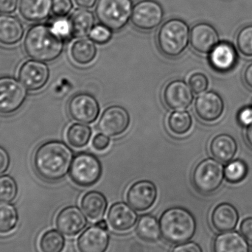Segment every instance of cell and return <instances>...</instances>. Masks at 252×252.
<instances>
[{
    "label": "cell",
    "instance_id": "6da1fadb",
    "mask_svg": "<svg viewBox=\"0 0 252 252\" xmlns=\"http://www.w3.org/2000/svg\"><path fill=\"white\" fill-rule=\"evenodd\" d=\"M73 158V152L66 143L51 140L37 148L32 161L35 171L41 179L57 182L69 173Z\"/></svg>",
    "mask_w": 252,
    "mask_h": 252
},
{
    "label": "cell",
    "instance_id": "7a4b0ae2",
    "mask_svg": "<svg viewBox=\"0 0 252 252\" xmlns=\"http://www.w3.org/2000/svg\"><path fill=\"white\" fill-rule=\"evenodd\" d=\"M27 54L32 59L50 62L57 59L63 50V38L53 27L40 24L28 30L24 41Z\"/></svg>",
    "mask_w": 252,
    "mask_h": 252
},
{
    "label": "cell",
    "instance_id": "3957f363",
    "mask_svg": "<svg viewBox=\"0 0 252 252\" xmlns=\"http://www.w3.org/2000/svg\"><path fill=\"white\" fill-rule=\"evenodd\" d=\"M159 224L163 238L173 244L188 242L196 232L193 215L183 207L167 209L160 217Z\"/></svg>",
    "mask_w": 252,
    "mask_h": 252
},
{
    "label": "cell",
    "instance_id": "277c9868",
    "mask_svg": "<svg viewBox=\"0 0 252 252\" xmlns=\"http://www.w3.org/2000/svg\"><path fill=\"white\" fill-rule=\"evenodd\" d=\"M190 39L189 26L179 19L163 24L157 35V44L163 55L176 58L185 52Z\"/></svg>",
    "mask_w": 252,
    "mask_h": 252
},
{
    "label": "cell",
    "instance_id": "5b68a950",
    "mask_svg": "<svg viewBox=\"0 0 252 252\" xmlns=\"http://www.w3.org/2000/svg\"><path fill=\"white\" fill-rule=\"evenodd\" d=\"M133 8L132 0H98L96 15L100 24L119 31L131 19Z\"/></svg>",
    "mask_w": 252,
    "mask_h": 252
},
{
    "label": "cell",
    "instance_id": "8992f818",
    "mask_svg": "<svg viewBox=\"0 0 252 252\" xmlns=\"http://www.w3.org/2000/svg\"><path fill=\"white\" fill-rule=\"evenodd\" d=\"M224 168L220 161L209 158L200 161L192 173V184L197 191L204 195L216 192L223 182Z\"/></svg>",
    "mask_w": 252,
    "mask_h": 252
},
{
    "label": "cell",
    "instance_id": "52a82bcc",
    "mask_svg": "<svg viewBox=\"0 0 252 252\" xmlns=\"http://www.w3.org/2000/svg\"><path fill=\"white\" fill-rule=\"evenodd\" d=\"M100 160L90 153H80L74 157L69 170V176L76 185L90 187L98 182L101 177Z\"/></svg>",
    "mask_w": 252,
    "mask_h": 252
},
{
    "label": "cell",
    "instance_id": "ba28073f",
    "mask_svg": "<svg viewBox=\"0 0 252 252\" xmlns=\"http://www.w3.org/2000/svg\"><path fill=\"white\" fill-rule=\"evenodd\" d=\"M27 97L25 86L11 76L0 77V113H14Z\"/></svg>",
    "mask_w": 252,
    "mask_h": 252
},
{
    "label": "cell",
    "instance_id": "9c48e42d",
    "mask_svg": "<svg viewBox=\"0 0 252 252\" xmlns=\"http://www.w3.org/2000/svg\"><path fill=\"white\" fill-rule=\"evenodd\" d=\"M163 17L164 10L159 3L154 0H142L133 7L131 22L137 29L150 31L161 23Z\"/></svg>",
    "mask_w": 252,
    "mask_h": 252
},
{
    "label": "cell",
    "instance_id": "30bf717a",
    "mask_svg": "<svg viewBox=\"0 0 252 252\" xmlns=\"http://www.w3.org/2000/svg\"><path fill=\"white\" fill-rule=\"evenodd\" d=\"M100 106L95 97L87 93L75 94L68 103V112L74 120L84 124H91L100 115Z\"/></svg>",
    "mask_w": 252,
    "mask_h": 252
},
{
    "label": "cell",
    "instance_id": "8fae6325",
    "mask_svg": "<svg viewBox=\"0 0 252 252\" xmlns=\"http://www.w3.org/2000/svg\"><path fill=\"white\" fill-rule=\"evenodd\" d=\"M130 125V115L125 108L112 106L102 114L97 124L99 130L109 136H118L125 133Z\"/></svg>",
    "mask_w": 252,
    "mask_h": 252
},
{
    "label": "cell",
    "instance_id": "7c38bea8",
    "mask_svg": "<svg viewBox=\"0 0 252 252\" xmlns=\"http://www.w3.org/2000/svg\"><path fill=\"white\" fill-rule=\"evenodd\" d=\"M157 189L153 182L138 181L129 188L127 201L130 207L139 212L146 211L154 206L157 198Z\"/></svg>",
    "mask_w": 252,
    "mask_h": 252
},
{
    "label": "cell",
    "instance_id": "4fadbf2b",
    "mask_svg": "<svg viewBox=\"0 0 252 252\" xmlns=\"http://www.w3.org/2000/svg\"><path fill=\"white\" fill-rule=\"evenodd\" d=\"M50 78L48 66L41 62L29 60L22 63L19 70L21 83L31 91L41 90Z\"/></svg>",
    "mask_w": 252,
    "mask_h": 252
},
{
    "label": "cell",
    "instance_id": "5bb4252c",
    "mask_svg": "<svg viewBox=\"0 0 252 252\" xmlns=\"http://www.w3.org/2000/svg\"><path fill=\"white\" fill-rule=\"evenodd\" d=\"M191 87L182 80H175L166 85L163 92V100L167 107L173 110H185L193 101Z\"/></svg>",
    "mask_w": 252,
    "mask_h": 252
},
{
    "label": "cell",
    "instance_id": "9a60e30c",
    "mask_svg": "<svg viewBox=\"0 0 252 252\" xmlns=\"http://www.w3.org/2000/svg\"><path fill=\"white\" fill-rule=\"evenodd\" d=\"M223 99L215 92L201 93L195 100V113L204 122L218 121L223 115Z\"/></svg>",
    "mask_w": 252,
    "mask_h": 252
},
{
    "label": "cell",
    "instance_id": "2e32d148",
    "mask_svg": "<svg viewBox=\"0 0 252 252\" xmlns=\"http://www.w3.org/2000/svg\"><path fill=\"white\" fill-rule=\"evenodd\" d=\"M87 224V218L77 207H65L56 217V226L59 232L66 236H75L84 230Z\"/></svg>",
    "mask_w": 252,
    "mask_h": 252
},
{
    "label": "cell",
    "instance_id": "e0dca14e",
    "mask_svg": "<svg viewBox=\"0 0 252 252\" xmlns=\"http://www.w3.org/2000/svg\"><path fill=\"white\" fill-rule=\"evenodd\" d=\"M110 237L107 231L95 226L87 228L78 238L77 247L79 252H106Z\"/></svg>",
    "mask_w": 252,
    "mask_h": 252
},
{
    "label": "cell",
    "instance_id": "ac0fdd59",
    "mask_svg": "<svg viewBox=\"0 0 252 252\" xmlns=\"http://www.w3.org/2000/svg\"><path fill=\"white\" fill-rule=\"evenodd\" d=\"M192 48L199 53L207 54L219 43V35L214 27L208 23H198L190 31Z\"/></svg>",
    "mask_w": 252,
    "mask_h": 252
},
{
    "label": "cell",
    "instance_id": "d6986e66",
    "mask_svg": "<svg viewBox=\"0 0 252 252\" xmlns=\"http://www.w3.org/2000/svg\"><path fill=\"white\" fill-rule=\"evenodd\" d=\"M138 220L137 214L128 204L118 202L113 204L108 213L109 226L117 232H124L131 229Z\"/></svg>",
    "mask_w": 252,
    "mask_h": 252
},
{
    "label": "cell",
    "instance_id": "ffe728a7",
    "mask_svg": "<svg viewBox=\"0 0 252 252\" xmlns=\"http://www.w3.org/2000/svg\"><path fill=\"white\" fill-rule=\"evenodd\" d=\"M239 221V213L234 206L228 203L219 204L213 210L211 223L220 232L234 230Z\"/></svg>",
    "mask_w": 252,
    "mask_h": 252
},
{
    "label": "cell",
    "instance_id": "44dd1931",
    "mask_svg": "<svg viewBox=\"0 0 252 252\" xmlns=\"http://www.w3.org/2000/svg\"><path fill=\"white\" fill-rule=\"evenodd\" d=\"M210 63L212 67L219 72H224L235 66L238 59L236 50L232 44L219 43L210 53Z\"/></svg>",
    "mask_w": 252,
    "mask_h": 252
},
{
    "label": "cell",
    "instance_id": "7402d4cb",
    "mask_svg": "<svg viewBox=\"0 0 252 252\" xmlns=\"http://www.w3.org/2000/svg\"><path fill=\"white\" fill-rule=\"evenodd\" d=\"M213 252H250L248 241L241 234L229 231L215 238Z\"/></svg>",
    "mask_w": 252,
    "mask_h": 252
},
{
    "label": "cell",
    "instance_id": "603a6c76",
    "mask_svg": "<svg viewBox=\"0 0 252 252\" xmlns=\"http://www.w3.org/2000/svg\"><path fill=\"white\" fill-rule=\"evenodd\" d=\"M23 25L13 16L0 15V44L11 46L17 44L24 35Z\"/></svg>",
    "mask_w": 252,
    "mask_h": 252
},
{
    "label": "cell",
    "instance_id": "cb8c5ba5",
    "mask_svg": "<svg viewBox=\"0 0 252 252\" xmlns=\"http://www.w3.org/2000/svg\"><path fill=\"white\" fill-rule=\"evenodd\" d=\"M52 11V0H20L21 16L31 22H41Z\"/></svg>",
    "mask_w": 252,
    "mask_h": 252
},
{
    "label": "cell",
    "instance_id": "d4e9b609",
    "mask_svg": "<svg viewBox=\"0 0 252 252\" xmlns=\"http://www.w3.org/2000/svg\"><path fill=\"white\" fill-rule=\"evenodd\" d=\"M210 152L216 159L220 162H229L235 157L238 151V145L232 136L219 134L212 139Z\"/></svg>",
    "mask_w": 252,
    "mask_h": 252
},
{
    "label": "cell",
    "instance_id": "484cf974",
    "mask_svg": "<svg viewBox=\"0 0 252 252\" xmlns=\"http://www.w3.org/2000/svg\"><path fill=\"white\" fill-rule=\"evenodd\" d=\"M81 208L89 219L99 220L103 219L107 210L108 201L101 192L90 191L83 196Z\"/></svg>",
    "mask_w": 252,
    "mask_h": 252
},
{
    "label": "cell",
    "instance_id": "4316f807",
    "mask_svg": "<svg viewBox=\"0 0 252 252\" xmlns=\"http://www.w3.org/2000/svg\"><path fill=\"white\" fill-rule=\"evenodd\" d=\"M97 52V47L93 40L81 38L71 46L70 56L77 64L86 66L94 61Z\"/></svg>",
    "mask_w": 252,
    "mask_h": 252
},
{
    "label": "cell",
    "instance_id": "83f0119b",
    "mask_svg": "<svg viewBox=\"0 0 252 252\" xmlns=\"http://www.w3.org/2000/svg\"><path fill=\"white\" fill-rule=\"evenodd\" d=\"M72 36L84 37L90 35L94 28V16L90 10L78 9L69 19Z\"/></svg>",
    "mask_w": 252,
    "mask_h": 252
},
{
    "label": "cell",
    "instance_id": "f1b7e54d",
    "mask_svg": "<svg viewBox=\"0 0 252 252\" xmlns=\"http://www.w3.org/2000/svg\"><path fill=\"white\" fill-rule=\"evenodd\" d=\"M136 230L139 238L146 242H156L161 238L159 222L151 215H142L139 217Z\"/></svg>",
    "mask_w": 252,
    "mask_h": 252
},
{
    "label": "cell",
    "instance_id": "f546056e",
    "mask_svg": "<svg viewBox=\"0 0 252 252\" xmlns=\"http://www.w3.org/2000/svg\"><path fill=\"white\" fill-rule=\"evenodd\" d=\"M192 119L190 114L187 111L176 110L169 115L167 126L173 134L182 136L190 130Z\"/></svg>",
    "mask_w": 252,
    "mask_h": 252
},
{
    "label": "cell",
    "instance_id": "4dcf8cb0",
    "mask_svg": "<svg viewBox=\"0 0 252 252\" xmlns=\"http://www.w3.org/2000/svg\"><path fill=\"white\" fill-rule=\"evenodd\" d=\"M91 127L84 124H74L66 130V139L71 146L81 148L87 145L92 137Z\"/></svg>",
    "mask_w": 252,
    "mask_h": 252
},
{
    "label": "cell",
    "instance_id": "1f68e13d",
    "mask_svg": "<svg viewBox=\"0 0 252 252\" xmlns=\"http://www.w3.org/2000/svg\"><path fill=\"white\" fill-rule=\"evenodd\" d=\"M64 247V238L56 230L47 231L43 234L39 241L41 252H62Z\"/></svg>",
    "mask_w": 252,
    "mask_h": 252
},
{
    "label": "cell",
    "instance_id": "d6a6232c",
    "mask_svg": "<svg viewBox=\"0 0 252 252\" xmlns=\"http://www.w3.org/2000/svg\"><path fill=\"white\" fill-rule=\"evenodd\" d=\"M18 215L16 209L7 203L0 204V235L10 233L16 227Z\"/></svg>",
    "mask_w": 252,
    "mask_h": 252
},
{
    "label": "cell",
    "instance_id": "836d02e7",
    "mask_svg": "<svg viewBox=\"0 0 252 252\" xmlns=\"http://www.w3.org/2000/svg\"><path fill=\"white\" fill-rule=\"evenodd\" d=\"M247 164L241 160L231 161L224 169V176L230 183L236 184L242 182L247 175Z\"/></svg>",
    "mask_w": 252,
    "mask_h": 252
},
{
    "label": "cell",
    "instance_id": "e575fe53",
    "mask_svg": "<svg viewBox=\"0 0 252 252\" xmlns=\"http://www.w3.org/2000/svg\"><path fill=\"white\" fill-rule=\"evenodd\" d=\"M17 192V185L11 176H0V203L11 202L16 198Z\"/></svg>",
    "mask_w": 252,
    "mask_h": 252
},
{
    "label": "cell",
    "instance_id": "d590c367",
    "mask_svg": "<svg viewBox=\"0 0 252 252\" xmlns=\"http://www.w3.org/2000/svg\"><path fill=\"white\" fill-rule=\"evenodd\" d=\"M237 47L241 54L247 57L252 56V25L243 28L237 35Z\"/></svg>",
    "mask_w": 252,
    "mask_h": 252
},
{
    "label": "cell",
    "instance_id": "8d00e7d4",
    "mask_svg": "<svg viewBox=\"0 0 252 252\" xmlns=\"http://www.w3.org/2000/svg\"><path fill=\"white\" fill-rule=\"evenodd\" d=\"M112 30L102 24L94 26L90 33V39L99 44H106L112 39Z\"/></svg>",
    "mask_w": 252,
    "mask_h": 252
},
{
    "label": "cell",
    "instance_id": "74e56055",
    "mask_svg": "<svg viewBox=\"0 0 252 252\" xmlns=\"http://www.w3.org/2000/svg\"><path fill=\"white\" fill-rule=\"evenodd\" d=\"M189 85L195 94H201L208 89V78L204 74L195 72L189 77Z\"/></svg>",
    "mask_w": 252,
    "mask_h": 252
},
{
    "label": "cell",
    "instance_id": "f35d334b",
    "mask_svg": "<svg viewBox=\"0 0 252 252\" xmlns=\"http://www.w3.org/2000/svg\"><path fill=\"white\" fill-rule=\"evenodd\" d=\"M72 7V0H52V12L57 17L63 18L67 16Z\"/></svg>",
    "mask_w": 252,
    "mask_h": 252
},
{
    "label": "cell",
    "instance_id": "ab89813d",
    "mask_svg": "<svg viewBox=\"0 0 252 252\" xmlns=\"http://www.w3.org/2000/svg\"><path fill=\"white\" fill-rule=\"evenodd\" d=\"M52 27L56 31V32L63 38H68L72 36L69 19L59 18V19L56 21Z\"/></svg>",
    "mask_w": 252,
    "mask_h": 252
},
{
    "label": "cell",
    "instance_id": "60d3db41",
    "mask_svg": "<svg viewBox=\"0 0 252 252\" xmlns=\"http://www.w3.org/2000/svg\"><path fill=\"white\" fill-rule=\"evenodd\" d=\"M93 147L97 151H103L107 149L110 145L109 136L103 133H97L93 139Z\"/></svg>",
    "mask_w": 252,
    "mask_h": 252
},
{
    "label": "cell",
    "instance_id": "b9f144b4",
    "mask_svg": "<svg viewBox=\"0 0 252 252\" xmlns=\"http://www.w3.org/2000/svg\"><path fill=\"white\" fill-rule=\"evenodd\" d=\"M171 252H204L201 247L195 242H186L179 244Z\"/></svg>",
    "mask_w": 252,
    "mask_h": 252
},
{
    "label": "cell",
    "instance_id": "7bdbcfd3",
    "mask_svg": "<svg viewBox=\"0 0 252 252\" xmlns=\"http://www.w3.org/2000/svg\"><path fill=\"white\" fill-rule=\"evenodd\" d=\"M241 235L247 240L252 242V218L244 219L240 226Z\"/></svg>",
    "mask_w": 252,
    "mask_h": 252
},
{
    "label": "cell",
    "instance_id": "ee69618b",
    "mask_svg": "<svg viewBox=\"0 0 252 252\" xmlns=\"http://www.w3.org/2000/svg\"><path fill=\"white\" fill-rule=\"evenodd\" d=\"M238 122L243 126H250L252 124V108L247 107L243 109L238 114Z\"/></svg>",
    "mask_w": 252,
    "mask_h": 252
},
{
    "label": "cell",
    "instance_id": "f6af8a7d",
    "mask_svg": "<svg viewBox=\"0 0 252 252\" xmlns=\"http://www.w3.org/2000/svg\"><path fill=\"white\" fill-rule=\"evenodd\" d=\"M19 0H0V12L12 13L16 10Z\"/></svg>",
    "mask_w": 252,
    "mask_h": 252
},
{
    "label": "cell",
    "instance_id": "bcb514c9",
    "mask_svg": "<svg viewBox=\"0 0 252 252\" xmlns=\"http://www.w3.org/2000/svg\"><path fill=\"white\" fill-rule=\"evenodd\" d=\"M10 164V157L8 153L2 147L0 146V175L3 174L8 168Z\"/></svg>",
    "mask_w": 252,
    "mask_h": 252
},
{
    "label": "cell",
    "instance_id": "7dc6e473",
    "mask_svg": "<svg viewBox=\"0 0 252 252\" xmlns=\"http://www.w3.org/2000/svg\"><path fill=\"white\" fill-rule=\"evenodd\" d=\"M244 81L250 88L252 89V63L249 65L244 72Z\"/></svg>",
    "mask_w": 252,
    "mask_h": 252
},
{
    "label": "cell",
    "instance_id": "c3c4849f",
    "mask_svg": "<svg viewBox=\"0 0 252 252\" xmlns=\"http://www.w3.org/2000/svg\"><path fill=\"white\" fill-rule=\"evenodd\" d=\"M75 3L80 7L84 8H90L94 7L97 0H75Z\"/></svg>",
    "mask_w": 252,
    "mask_h": 252
},
{
    "label": "cell",
    "instance_id": "681fc988",
    "mask_svg": "<svg viewBox=\"0 0 252 252\" xmlns=\"http://www.w3.org/2000/svg\"><path fill=\"white\" fill-rule=\"evenodd\" d=\"M246 139H247V143L252 148V124L248 126L246 130Z\"/></svg>",
    "mask_w": 252,
    "mask_h": 252
},
{
    "label": "cell",
    "instance_id": "f907efd6",
    "mask_svg": "<svg viewBox=\"0 0 252 252\" xmlns=\"http://www.w3.org/2000/svg\"><path fill=\"white\" fill-rule=\"evenodd\" d=\"M97 226L101 228V229H104V230H108L109 229V226H108L107 221L104 219H100V220H97V223H96Z\"/></svg>",
    "mask_w": 252,
    "mask_h": 252
}]
</instances>
